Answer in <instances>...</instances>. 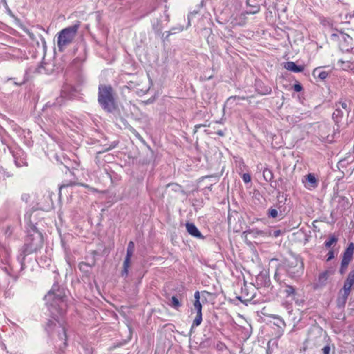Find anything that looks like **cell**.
<instances>
[{
    "mask_svg": "<svg viewBox=\"0 0 354 354\" xmlns=\"http://www.w3.org/2000/svg\"><path fill=\"white\" fill-rule=\"evenodd\" d=\"M284 66L286 69L293 72H300L303 70V68H300V67H297L295 63L293 62L286 63Z\"/></svg>",
    "mask_w": 354,
    "mask_h": 354,
    "instance_id": "obj_7",
    "label": "cell"
},
{
    "mask_svg": "<svg viewBox=\"0 0 354 354\" xmlns=\"http://www.w3.org/2000/svg\"><path fill=\"white\" fill-rule=\"evenodd\" d=\"M195 305L198 308V315H197V319H196V323H197V325H199L201 324V321H202V314H201V304H200V302L199 301H197L195 302Z\"/></svg>",
    "mask_w": 354,
    "mask_h": 354,
    "instance_id": "obj_8",
    "label": "cell"
},
{
    "mask_svg": "<svg viewBox=\"0 0 354 354\" xmlns=\"http://www.w3.org/2000/svg\"><path fill=\"white\" fill-rule=\"evenodd\" d=\"M186 228L189 233L191 234L192 235L195 236H198V237L201 236V232H199V230L197 229V227H195V225L192 224V223H187L186 225Z\"/></svg>",
    "mask_w": 354,
    "mask_h": 354,
    "instance_id": "obj_6",
    "label": "cell"
},
{
    "mask_svg": "<svg viewBox=\"0 0 354 354\" xmlns=\"http://www.w3.org/2000/svg\"><path fill=\"white\" fill-rule=\"evenodd\" d=\"M308 181L311 184H314V183L316 182V178H315V176H313V174H310V175L308 176Z\"/></svg>",
    "mask_w": 354,
    "mask_h": 354,
    "instance_id": "obj_9",
    "label": "cell"
},
{
    "mask_svg": "<svg viewBox=\"0 0 354 354\" xmlns=\"http://www.w3.org/2000/svg\"><path fill=\"white\" fill-rule=\"evenodd\" d=\"M319 77H320V78L322 79H325L327 77V73L323 72V73H322L320 75H319Z\"/></svg>",
    "mask_w": 354,
    "mask_h": 354,
    "instance_id": "obj_15",
    "label": "cell"
},
{
    "mask_svg": "<svg viewBox=\"0 0 354 354\" xmlns=\"http://www.w3.org/2000/svg\"><path fill=\"white\" fill-rule=\"evenodd\" d=\"M354 253V245L353 244H351L347 248V249L345 251L343 256L342 263H341L340 266V272L341 273H344L346 271L347 267L349 265L351 260L352 259L353 255Z\"/></svg>",
    "mask_w": 354,
    "mask_h": 354,
    "instance_id": "obj_4",
    "label": "cell"
},
{
    "mask_svg": "<svg viewBox=\"0 0 354 354\" xmlns=\"http://www.w3.org/2000/svg\"><path fill=\"white\" fill-rule=\"evenodd\" d=\"M77 31H78V26H75L63 30L61 32L58 37V46L60 49L65 48L72 41V40L75 37Z\"/></svg>",
    "mask_w": 354,
    "mask_h": 354,
    "instance_id": "obj_3",
    "label": "cell"
},
{
    "mask_svg": "<svg viewBox=\"0 0 354 354\" xmlns=\"http://www.w3.org/2000/svg\"><path fill=\"white\" fill-rule=\"evenodd\" d=\"M195 298H196V299H197V300L199 299V293L198 291L197 292V293H195Z\"/></svg>",
    "mask_w": 354,
    "mask_h": 354,
    "instance_id": "obj_16",
    "label": "cell"
},
{
    "mask_svg": "<svg viewBox=\"0 0 354 354\" xmlns=\"http://www.w3.org/2000/svg\"><path fill=\"white\" fill-rule=\"evenodd\" d=\"M278 212L275 209H273V210H271V212H270V215H271V217H276L278 216Z\"/></svg>",
    "mask_w": 354,
    "mask_h": 354,
    "instance_id": "obj_11",
    "label": "cell"
},
{
    "mask_svg": "<svg viewBox=\"0 0 354 354\" xmlns=\"http://www.w3.org/2000/svg\"><path fill=\"white\" fill-rule=\"evenodd\" d=\"M302 89V88L300 85H299V84L295 85V90L296 91H301Z\"/></svg>",
    "mask_w": 354,
    "mask_h": 354,
    "instance_id": "obj_13",
    "label": "cell"
},
{
    "mask_svg": "<svg viewBox=\"0 0 354 354\" xmlns=\"http://www.w3.org/2000/svg\"><path fill=\"white\" fill-rule=\"evenodd\" d=\"M172 302H173V303L176 305V306H178L179 305V301L177 299L176 297H172Z\"/></svg>",
    "mask_w": 354,
    "mask_h": 354,
    "instance_id": "obj_12",
    "label": "cell"
},
{
    "mask_svg": "<svg viewBox=\"0 0 354 354\" xmlns=\"http://www.w3.org/2000/svg\"><path fill=\"white\" fill-rule=\"evenodd\" d=\"M133 250H134V244L132 242H131L129 245V247H128L126 259H125L124 266H123V272H124L125 274H127L128 272V269H129V264H130V259H131V257L132 254H133Z\"/></svg>",
    "mask_w": 354,
    "mask_h": 354,
    "instance_id": "obj_5",
    "label": "cell"
},
{
    "mask_svg": "<svg viewBox=\"0 0 354 354\" xmlns=\"http://www.w3.org/2000/svg\"><path fill=\"white\" fill-rule=\"evenodd\" d=\"M354 283V270L351 272L347 279L345 281L344 287L341 290L340 293H339L338 300H337V303L339 306H342L344 305L345 301H346L347 296L350 293V291L352 288V286Z\"/></svg>",
    "mask_w": 354,
    "mask_h": 354,
    "instance_id": "obj_2",
    "label": "cell"
},
{
    "mask_svg": "<svg viewBox=\"0 0 354 354\" xmlns=\"http://www.w3.org/2000/svg\"><path fill=\"white\" fill-rule=\"evenodd\" d=\"M244 180L246 181V182H249L250 180V176L248 175V174H244Z\"/></svg>",
    "mask_w": 354,
    "mask_h": 354,
    "instance_id": "obj_14",
    "label": "cell"
},
{
    "mask_svg": "<svg viewBox=\"0 0 354 354\" xmlns=\"http://www.w3.org/2000/svg\"><path fill=\"white\" fill-rule=\"evenodd\" d=\"M336 241H337V239H336V238H334V237H333V238H332L331 239H330V240L329 241V242H328L327 244V246L328 247V248H329V247L332 246L333 245V244H335V243L336 242Z\"/></svg>",
    "mask_w": 354,
    "mask_h": 354,
    "instance_id": "obj_10",
    "label": "cell"
},
{
    "mask_svg": "<svg viewBox=\"0 0 354 354\" xmlns=\"http://www.w3.org/2000/svg\"><path fill=\"white\" fill-rule=\"evenodd\" d=\"M99 103L104 110L112 112L115 107V101L110 87L104 86L99 89Z\"/></svg>",
    "mask_w": 354,
    "mask_h": 354,
    "instance_id": "obj_1",
    "label": "cell"
}]
</instances>
